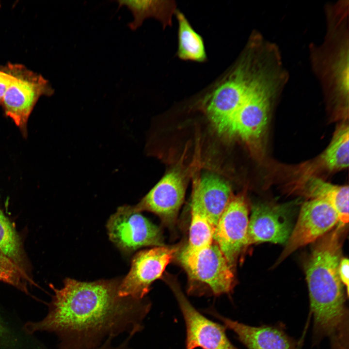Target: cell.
I'll return each mask as SVG.
<instances>
[{
  "label": "cell",
  "instance_id": "21",
  "mask_svg": "<svg viewBox=\"0 0 349 349\" xmlns=\"http://www.w3.org/2000/svg\"><path fill=\"white\" fill-rule=\"evenodd\" d=\"M0 249L22 267L23 255L19 237L10 221L0 210Z\"/></svg>",
  "mask_w": 349,
  "mask_h": 349
},
{
  "label": "cell",
  "instance_id": "6",
  "mask_svg": "<svg viewBox=\"0 0 349 349\" xmlns=\"http://www.w3.org/2000/svg\"><path fill=\"white\" fill-rule=\"evenodd\" d=\"M107 227L110 240L125 252L131 253L143 247L164 245L160 228L134 206L119 207L110 218Z\"/></svg>",
  "mask_w": 349,
  "mask_h": 349
},
{
  "label": "cell",
  "instance_id": "25",
  "mask_svg": "<svg viewBox=\"0 0 349 349\" xmlns=\"http://www.w3.org/2000/svg\"><path fill=\"white\" fill-rule=\"evenodd\" d=\"M133 337L131 335L128 336L120 345L114 346L112 345V337L107 338L100 346L94 349H130L129 343Z\"/></svg>",
  "mask_w": 349,
  "mask_h": 349
},
{
  "label": "cell",
  "instance_id": "22",
  "mask_svg": "<svg viewBox=\"0 0 349 349\" xmlns=\"http://www.w3.org/2000/svg\"><path fill=\"white\" fill-rule=\"evenodd\" d=\"M30 279L22 267L0 249V281L27 292V282Z\"/></svg>",
  "mask_w": 349,
  "mask_h": 349
},
{
  "label": "cell",
  "instance_id": "17",
  "mask_svg": "<svg viewBox=\"0 0 349 349\" xmlns=\"http://www.w3.org/2000/svg\"><path fill=\"white\" fill-rule=\"evenodd\" d=\"M118 8L126 6L131 12L133 20L128 24V28L134 31L140 28L145 19L153 17L159 21L165 27L171 24L174 11V4L171 1L149 0H119Z\"/></svg>",
  "mask_w": 349,
  "mask_h": 349
},
{
  "label": "cell",
  "instance_id": "15",
  "mask_svg": "<svg viewBox=\"0 0 349 349\" xmlns=\"http://www.w3.org/2000/svg\"><path fill=\"white\" fill-rule=\"evenodd\" d=\"M232 196L229 184L216 175L194 179L191 201L202 209L215 228Z\"/></svg>",
  "mask_w": 349,
  "mask_h": 349
},
{
  "label": "cell",
  "instance_id": "1",
  "mask_svg": "<svg viewBox=\"0 0 349 349\" xmlns=\"http://www.w3.org/2000/svg\"><path fill=\"white\" fill-rule=\"evenodd\" d=\"M120 282L66 278L63 287L51 286L54 294L48 315L28 324V331L55 333L61 340L60 349H94L124 333L134 336L143 329L151 304L145 299L119 296Z\"/></svg>",
  "mask_w": 349,
  "mask_h": 349
},
{
  "label": "cell",
  "instance_id": "10",
  "mask_svg": "<svg viewBox=\"0 0 349 349\" xmlns=\"http://www.w3.org/2000/svg\"><path fill=\"white\" fill-rule=\"evenodd\" d=\"M338 221L335 210L326 201L313 199L304 202L275 264H279L298 249L317 241L336 225Z\"/></svg>",
  "mask_w": 349,
  "mask_h": 349
},
{
  "label": "cell",
  "instance_id": "11",
  "mask_svg": "<svg viewBox=\"0 0 349 349\" xmlns=\"http://www.w3.org/2000/svg\"><path fill=\"white\" fill-rule=\"evenodd\" d=\"M249 208L244 194L232 196L215 226L213 241L233 268L246 248Z\"/></svg>",
  "mask_w": 349,
  "mask_h": 349
},
{
  "label": "cell",
  "instance_id": "3",
  "mask_svg": "<svg viewBox=\"0 0 349 349\" xmlns=\"http://www.w3.org/2000/svg\"><path fill=\"white\" fill-rule=\"evenodd\" d=\"M265 66L254 63L245 97L233 120L230 133L255 149L261 144L279 81L277 73Z\"/></svg>",
  "mask_w": 349,
  "mask_h": 349
},
{
  "label": "cell",
  "instance_id": "5",
  "mask_svg": "<svg viewBox=\"0 0 349 349\" xmlns=\"http://www.w3.org/2000/svg\"><path fill=\"white\" fill-rule=\"evenodd\" d=\"M9 70L14 79L8 86L1 104L6 115L26 137L28 119L36 102L42 95L52 94L53 90L44 78L23 66L11 65Z\"/></svg>",
  "mask_w": 349,
  "mask_h": 349
},
{
  "label": "cell",
  "instance_id": "9",
  "mask_svg": "<svg viewBox=\"0 0 349 349\" xmlns=\"http://www.w3.org/2000/svg\"><path fill=\"white\" fill-rule=\"evenodd\" d=\"M164 279L176 298L185 320L186 349H238L227 337L223 325L208 319L192 306L176 280L171 276Z\"/></svg>",
  "mask_w": 349,
  "mask_h": 349
},
{
  "label": "cell",
  "instance_id": "18",
  "mask_svg": "<svg viewBox=\"0 0 349 349\" xmlns=\"http://www.w3.org/2000/svg\"><path fill=\"white\" fill-rule=\"evenodd\" d=\"M178 23L177 55L183 60L203 62L206 58L204 42L180 11H176Z\"/></svg>",
  "mask_w": 349,
  "mask_h": 349
},
{
  "label": "cell",
  "instance_id": "19",
  "mask_svg": "<svg viewBox=\"0 0 349 349\" xmlns=\"http://www.w3.org/2000/svg\"><path fill=\"white\" fill-rule=\"evenodd\" d=\"M191 220L187 245L182 251L193 253L211 245L215 227L202 209L191 201Z\"/></svg>",
  "mask_w": 349,
  "mask_h": 349
},
{
  "label": "cell",
  "instance_id": "8",
  "mask_svg": "<svg viewBox=\"0 0 349 349\" xmlns=\"http://www.w3.org/2000/svg\"><path fill=\"white\" fill-rule=\"evenodd\" d=\"M177 251L176 246L163 245L137 253L132 260L128 273L120 282L119 296L138 300L144 299L152 284L163 278L166 267Z\"/></svg>",
  "mask_w": 349,
  "mask_h": 349
},
{
  "label": "cell",
  "instance_id": "20",
  "mask_svg": "<svg viewBox=\"0 0 349 349\" xmlns=\"http://www.w3.org/2000/svg\"><path fill=\"white\" fill-rule=\"evenodd\" d=\"M349 131L347 124L340 125L322 157V160L330 171H339L349 166Z\"/></svg>",
  "mask_w": 349,
  "mask_h": 349
},
{
  "label": "cell",
  "instance_id": "7",
  "mask_svg": "<svg viewBox=\"0 0 349 349\" xmlns=\"http://www.w3.org/2000/svg\"><path fill=\"white\" fill-rule=\"evenodd\" d=\"M252 60L243 62L210 95L206 111L220 133L230 134L233 120L245 97Z\"/></svg>",
  "mask_w": 349,
  "mask_h": 349
},
{
  "label": "cell",
  "instance_id": "16",
  "mask_svg": "<svg viewBox=\"0 0 349 349\" xmlns=\"http://www.w3.org/2000/svg\"><path fill=\"white\" fill-rule=\"evenodd\" d=\"M301 193L311 199H319L329 202L335 210L338 223L347 225L349 221V187L337 186L315 177L309 176L301 184Z\"/></svg>",
  "mask_w": 349,
  "mask_h": 349
},
{
  "label": "cell",
  "instance_id": "23",
  "mask_svg": "<svg viewBox=\"0 0 349 349\" xmlns=\"http://www.w3.org/2000/svg\"><path fill=\"white\" fill-rule=\"evenodd\" d=\"M349 264L348 258H342L339 265L338 273L340 279L343 285L346 287L347 295L349 294Z\"/></svg>",
  "mask_w": 349,
  "mask_h": 349
},
{
  "label": "cell",
  "instance_id": "26",
  "mask_svg": "<svg viewBox=\"0 0 349 349\" xmlns=\"http://www.w3.org/2000/svg\"><path fill=\"white\" fill-rule=\"evenodd\" d=\"M5 333V329L0 319V336H2Z\"/></svg>",
  "mask_w": 349,
  "mask_h": 349
},
{
  "label": "cell",
  "instance_id": "14",
  "mask_svg": "<svg viewBox=\"0 0 349 349\" xmlns=\"http://www.w3.org/2000/svg\"><path fill=\"white\" fill-rule=\"evenodd\" d=\"M208 311L233 331L248 349H296L290 338L275 328L251 326L223 317L213 309Z\"/></svg>",
  "mask_w": 349,
  "mask_h": 349
},
{
  "label": "cell",
  "instance_id": "13",
  "mask_svg": "<svg viewBox=\"0 0 349 349\" xmlns=\"http://www.w3.org/2000/svg\"><path fill=\"white\" fill-rule=\"evenodd\" d=\"M187 174L178 167L169 171L134 206L140 212L147 211L158 215L164 222H174L184 202Z\"/></svg>",
  "mask_w": 349,
  "mask_h": 349
},
{
  "label": "cell",
  "instance_id": "12",
  "mask_svg": "<svg viewBox=\"0 0 349 349\" xmlns=\"http://www.w3.org/2000/svg\"><path fill=\"white\" fill-rule=\"evenodd\" d=\"M293 216L288 204L264 203L254 206L249 219L246 247L263 242H286L293 228Z\"/></svg>",
  "mask_w": 349,
  "mask_h": 349
},
{
  "label": "cell",
  "instance_id": "24",
  "mask_svg": "<svg viewBox=\"0 0 349 349\" xmlns=\"http://www.w3.org/2000/svg\"><path fill=\"white\" fill-rule=\"evenodd\" d=\"M14 79V76L8 72L0 71V104H1L4 94L10 84Z\"/></svg>",
  "mask_w": 349,
  "mask_h": 349
},
{
  "label": "cell",
  "instance_id": "27",
  "mask_svg": "<svg viewBox=\"0 0 349 349\" xmlns=\"http://www.w3.org/2000/svg\"></svg>",
  "mask_w": 349,
  "mask_h": 349
},
{
  "label": "cell",
  "instance_id": "2",
  "mask_svg": "<svg viewBox=\"0 0 349 349\" xmlns=\"http://www.w3.org/2000/svg\"><path fill=\"white\" fill-rule=\"evenodd\" d=\"M346 226L337 223L316 241L305 268L315 332L329 337L333 348L348 342V314L338 273Z\"/></svg>",
  "mask_w": 349,
  "mask_h": 349
},
{
  "label": "cell",
  "instance_id": "4",
  "mask_svg": "<svg viewBox=\"0 0 349 349\" xmlns=\"http://www.w3.org/2000/svg\"><path fill=\"white\" fill-rule=\"evenodd\" d=\"M179 260L189 278L191 295L219 296L230 294L235 285L234 268L213 241L193 253L181 251Z\"/></svg>",
  "mask_w": 349,
  "mask_h": 349
}]
</instances>
